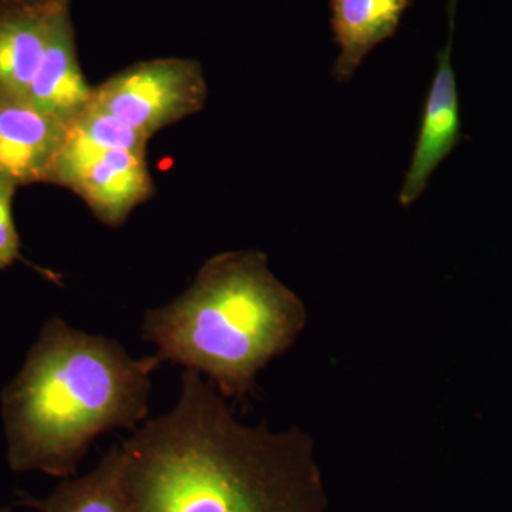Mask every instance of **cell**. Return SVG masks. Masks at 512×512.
<instances>
[{"instance_id": "obj_7", "label": "cell", "mask_w": 512, "mask_h": 512, "mask_svg": "<svg viewBox=\"0 0 512 512\" xmlns=\"http://www.w3.org/2000/svg\"><path fill=\"white\" fill-rule=\"evenodd\" d=\"M70 0L0 5V104L25 103L56 15Z\"/></svg>"}, {"instance_id": "obj_9", "label": "cell", "mask_w": 512, "mask_h": 512, "mask_svg": "<svg viewBox=\"0 0 512 512\" xmlns=\"http://www.w3.org/2000/svg\"><path fill=\"white\" fill-rule=\"evenodd\" d=\"M93 93L80 67L70 5H66L56 15L25 103L69 126L89 106Z\"/></svg>"}, {"instance_id": "obj_13", "label": "cell", "mask_w": 512, "mask_h": 512, "mask_svg": "<svg viewBox=\"0 0 512 512\" xmlns=\"http://www.w3.org/2000/svg\"><path fill=\"white\" fill-rule=\"evenodd\" d=\"M15 190V184L0 177V269L20 259V239L12 211Z\"/></svg>"}, {"instance_id": "obj_12", "label": "cell", "mask_w": 512, "mask_h": 512, "mask_svg": "<svg viewBox=\"0 0 512 512\" xmlns=\"http://www.w3.org/2000/svg\"><path fill=\"white\" fill-rule=\"evenodd\" d=\"M67 127L92 141L96 146L147 156V144L150 138L141 134L136 128L128 126L109 111L96 106L93 101H90L89 106Z\"/></svg>"}, {"instance_id": "obj_11", "label": "cell", "mask_w": 512, "mask_h": 512, "mask_svg": "<svg viewBox=\"0 0 512 512\" xmlns=\"http://www.w3.org/2000/svg\"><path fill=\"white\" fill-rule=\"evenodd\" d=\"M20 504L39 512H131L120 483L119 444L86 476L63 480L43 500L20 495Z\"/></svg>"}, {"instance_id": "obj_15", "label": "cell", "mask_w": 512, "mask_h": 512, "mask_svg": "<svg viewBox=\"0 0 512 512\" xmlns=\"http://www.w3.org/2000/svg\"><path fill=\"white\" fill-rule=\"evenodd\" d=\"M0 512H10L9 508H0Z\"/></svg>"}, {"instance_id": "obj_8", "label": "cell", "mask_w": 512, "mask_h": 512, "mask_svg": "<svg viewBox=\"0 0 512 512\" xmlns=\"http://www.w3.org/2000/svg\"><path fill=\"white\" fill-rule=\"evenodd\" d=\"M67 126L28 103L0 104V177L49 183Z\"/></svg>"}, {"instance_id": "obj_14", "label": "cell", "mask_w": 512, "mask_h": 512, "mask_svg": "<svg viewBox=\"0 0 512 512\" xmlns=\"http://www.w3.org/2000/svg\"><path fill=\"white\" fill-rule=\"evenodd\" d=\"M46 2L50 0H0V5H37Z\"/></svg>"}, {"instance_id": "obj_10", "label": "cell", "mask_w": 512, "mask_h": 512, "mask_svg": "<svg viewBox=\"0 0 512 512\" xmlns=\"http://www.w3.org/2000/svg\"><path fill=\"white\" fill-rule=\"evenodd\" d=\"M414 0H329L330 28L339 47L333 76L348 82L375 47L396 35Z\"/></svg>"}, {"instance_id": "obj_5", "label": "cell", "mask_w": 512, "mask_h": 512, "mask_svg": "<svg viewBox=\"0 0 512 512\" xmlns=\"http://www.w3.org/2000/svg\"><path fill=\"white\" fill-rule=\"evenodd\" d=\"M49 183L76 192L107 225H120L153 191L146 156L96 146L69 127Z\"/></svg>"}, {"instance_id": "obj_3", "label": "cell", "mask_w": 512, "mask_h": 512, "mask_svg": "<svg viewBox=\"0 0 512 512\" xmlns=\"http://www.w3.org/2000/svg\"><path fill=\"white\" fill-rule=\"evenodd\" d=\"M305 322L301 299L272 274L265 254L231 251L208 259L183 295L147 311L143 338L161 362L207 376L224 397H242Z\"/></svg>"}, {"instance_id": "obj_6", "label": "cell", "mask_w": 512, "mask_h": 512, "mask_svg": "<svg viewBox=\"0 0 512 512\" xmlns=\"http://www.w3.org/2000/svg\"><path fill=\"white\" fill-rule=\"evenodd\" d=\"M456 3L457 0H450L447 43L437 56V69L424 104L412 163L400 188L399 201L403 207H410L419 200L429 185L431 175L460 143V101L451 63Z\"/></svg>"}, {"instance_id": "obj_1", "label": "cell", "mask_w": 512, "mask_h": 512, "mask_svg": "<svg viewBox=\"0 0 512 512\" xmlns=\"http://www.w3.org/2000/svg\"><path fill=\"white\" fill-rule=\"evenodd\" d=\"M218 393L185 369L173 410L119 444L131 512H326L309 437L245 426Z\"/></svg>"}, {"instance_id": "obj_4", "label": "cell", "mask_w": 512, "mask_h": 512, "mask_svg": "<svg viewBox=\"0 0 512 512\" xmlns=\"http://www.w3.org/2000/svg\"><path fill=\"white\" fill-rule=\"evenodd\" d=\"M207 82L197 60L181 57L133 64L99 87L93 103L151 138L157 131L198 113Z\"/></svg>"}, {"instance_id": "obj_2", "label": "cell", "mask_w": 512, "mask_h": 512, "mask_svg": "<svg viewBox=\"0 0 512 512\" xmlns=\"http://www.w3.org/2000/svg\"><path fill=\"white\" fill-rule=\"evenodd\" d=\"M157 355L134 359L116 340L47 320L2 396L9 466L69 480L100 434L147 419Z\"/></svg>"}]
</instances>
